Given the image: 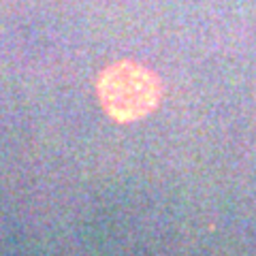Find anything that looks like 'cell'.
<instances>
[{
    "instance_id": "6da1fadb",
    "label": "cell",
    "mask_w": 256,
    "mask_h": 256,
    "mask_svg": "<svg viewBox=\"0 0 256 256\" xmlns=\"http://www.w3.org/2000/svg\"><path fill=\"white\" fill-rule=\"evenodd\" d=\"M105 114L116 122H134L152 114L162 96V86L154 70L134 60H120L107 66L96 84Z\"/></svg>"
}]
</instances>
